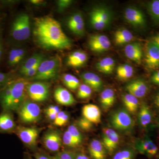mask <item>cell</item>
<instances>
[{"mask_svg": "<svg viewBox=\"0 0 159 159\" xmlns=\"http://www.w3.org/2000/svg\"><path fill=\"white\" fill-rule=\"evenodd\" d=\"M33 34L36 43L45 50L61 51L73 46L72 41L63 31L60 24L50 16L34 18Z\"/></svg>", "mask_w": 159, "mask_h": 159, "instance_id": "obj_1", "label": "cell"}, {"mask_svg": "<svg viewBox=\"0 0 159 159\" xmlns=\"http://www.w3.org/2000/svg\"><path fill=\"white\" fill-rule=\"evenodd\" d=\"M28 80L15 78L0 90V106L3 111H17L28 97L27 86Z\"/></svg>", "mask_w": 159, "mask_h": 159, "instance_id": "obj_2", "label": "cell"}, {"mask_svg": "<svg viewBox=\"0 0 159 159\" xmlns=\"http://www.w3.org/2000/svg\"><path fill=\"white\" fill-rule=\"evenodd\" d=\"M61 67V61L59 57L54 56L44 59L40 64L37 73L32 80L45 81L56 79Z\"/></svg>", "mask_w": 159, "mask_h": 159, "instance_id": "obj_3", "label": "cell"}, {"mask_svg": "<svg viewBox=\"0 0 159 159\" xmlns=\"http://www.w3.org/2000/svg\"><path fill=\"white\" fill-rule=\"evenodd\" d=\"M31 34L30 18L28 14L21 13L15 19L11 26L10 35L17 41L25 40Z\"/></svg>", "mask_w": 159, "mask_h": 159, "instance_id": "obj_4", "label": "cell"}, {"mask_svg": "<svg viewBox=\"0 0 159 159\" xmlns=\"http://www.w3.org/2000/svg\"><path fill=\"white\" fill-rule=\"evenodd\" d=\"M110 122L114 129L122 132L130 131L134 125L133 119L125 109H119L114 111L111 115Z\"/></svg>", "mask_w": 159, "mask_h": 159, "instance_id": "obj_5", "label": "cell"}, {"mask_svg": "<svg viewBox=\"0 0 159 159\" xmlns=\"http://www.w3.org/2000/svg\"><path fill=\"white\" fill-rule=\"evenodd\" d=\"M21 122L25 124L35 123L40 119V107L36 102L27 99L16 111Z\"/></svg>", "mask_w": 159, "mask_h": 159, "instance_id": "obj_6", "label": "cell"}, {"mask_svg": "<svg viewBox=\"0 0 159 159\" xmlns=\"http://www.w3.org/2000/svg\"><path fill=\"white\" fill-rule=\"evenodd\" d=\"M50 85L45 81L29 83L27 86L28 96L34 102L46 101L50 95Z\"/></svg>", "mask_w": 159, "mask_h": 159, "instance_id": "obj_7", "label": "cell"}, {"mask_svg": "<svg viewBox=\"0 0 159 159\" xmlns=\"http://www.w3.org/2000/svg\"><path fill=\"white\" fill-rule=\"evenodd\" d=\"M111 20L110 11L104 7H96L90 13L91 25L94 29L98 31L105 29L109 25Z\"/></svg>", "mask_w": 159, "mask_h": 159, "instance_id": "obj_8", "label": "cell"}, {"mask_svg": "<svg viewBox=\"0 0 159 159\" xmlns=\"http://www.w3.org/2000/svg\"><path fill=\"white\" fill-rule=\"evenodd\" d=\"M23 143L31 148H34L37 143L39 130L34 127L16 126L14 132Z\"/></svg>", "mask_w": 159, "mask_h": 159, "instance_id": "obj_9", "label": "cell"}, {"mask_svg": "<svg viewBox=\"0 0 159 159\" xmlns=\"http://www.w3.org/2000/svg\"><path fill=\"white\" fill-rule=\"evenodd\" d=\"M102 143L107 152L111 154L119 146V135L112 129L107 127L103 128Z\"/></svg>", "mask_w": 159, "mask_h": 159, "instance_id": "obj_10", "label": "cell"}, {"mask_svg": "<svg viewBox=\"0 0 159 159\" xmlns=\"http://www.w3.org/2000/svg\"><path fill=\"white\" fill-rule=\"evenodd\" d=\"M62 140L59 132L54 129L47 131L43 139L45 147L52 152L59 151L62 145Z\"/></svg>", "mask_w": 159, "mask_h": 159, "instance_id": "obj_11", "label": "cell"}, {"mask_svg": "<svg viewBox=\"0 0 159 159\" xmlns=\"http://www.w3.org/2000/svg\"><path fill=\"white\" fill-rule=\"evenodd\" d=\"M145 62L146 67L150 70L159 68V48L151 41L146 44Z\"/></svg>", "mask_w": 159, "mask_h": 159, "instance_id": "obj_12", "label": "cell"}, {"mask_svg": "<svg viewBox=\"0 0 159 159\" xmlns=\"http://www.w3.org/2000/svg\"><path fill=\"white\" fill-rule=\"evenodd\" d=\"M88 45L91 51L96 53H102L110 48L111 43L105 35L93 34L89 38Z\"/></svg>", "mask_w": 159, "mask_h": 159, "instance_id": "obj_13", "label": "cell"}, {"mask_svg": "<svg viewBox=\"0 0 159 159\" xmlns=\"http://www.w3.org/2000/svg\"><path fill=\"white\" fill-rule=\"evenodd\" d=\"M124 18L127 22L135 28H142L146 24L143 12L136 7H127L124 13Z\"/></svg>", "mask_w": 159, "mask_h": 159, "instance_id": "obj_14", "label": "cell"}, {"mask_svg": "<svg viewBox=\"0 0 159 159\" xmlns=\"http://www.w3.org/2000/svg\"><path fill=\"white\" fill-rule=\"evenodd\" d=\"M135 146L136 149L140 153L148 157L155 156L158 152V148L155 143L147 136L138 140L135 143Z\"/></svg>", "mask_w": 159, "mask_h": 159, "instance_id": "obj_15", "label": "cell"}, {"mask_svg": "<svg viewBox=\"0 0 159 159\" xmlns=\"http://www.w3.org/2000/svg\"><path fill=\"white\" fill-rule=\"evenodd\" d=\"M125 89L129 93L139 99L147 95L148 91L147 83L142 79H137L129 82L125 86Z\"/></svg>", "mask_w": 159, "mask_h": 159, "instance_id": "obj_16", "label": "cell"}, {"mask_svg": "<svg viewBox=\"0 0 159 159\" xmlns=\"http://www.w3.org/2000/svg\"><path fill=\"white\" fill-rule=\"evenodd\" d=\"M67 26L70 30L77 36H82L84 34V22L80 13L77 12L71 15L68 20Z\"/></svg>", "mask_w": 159, "mask_h": 159, "instance_id": "obj_17", "label": "cell"}, {"mask_svg": "<svg viewBox=\"0 0 159 159\" xmlns=\"http://www.w3.org/2000/svg\"><path fill=\"white\" fill-rule=\"evenodd\" d=\"M16 126L11 112L3 111L0 114V133L9 134L14 132Z\"/></svg>", "mask_w": 159, "mask_h": 159, "instance_id": "obj_18", "label": "cell"}, {"mask_svg": "<svg viewBox=\"0 0 159 159\" xmlns=\"http://www.w3.org/2000/svg\"><path fill=\"white\" fill-rule=\"evenodd\" d=\"M54 97L57 103L66 106L74 105L76 102L70 92L61 87H58L55 89Z\"/></svg>", "mask_w": 159, "mask_h": 159, "instance_id": "obj_19", "label": "cell"}, {"mask_svg": "<svg viewBox=\"0 0 159 159\" xmlns=\"http://www.w3.org/2000/svg\"><path fill=\"white\" fill-rule=\"evenodd\" d=\"M124 53L126 57L135 62L140 63L143 53L142 47L138 43H133L128 44L125 46L124 49Z\"/></svg>", "mask_w": 159, "mask_h": 159, "instance_id": "obj_20", "label": "cell"}, {"mask_svg": "<svg viewBox=\"0 0 159 159\" xmlns=\"http://www.w3.org/2000/svg\"><path fill=\"white\" fill-rule=\"evenodd\" d=\"M83 117L94 124H99L101 122V111L97 105L89 104L83 107Z\"/></svg>", "mask_w": 159, "mask_h": 159, "instance_id": "obj_21", "label": "cell"}, {"mask_svg": "<svg viewBox=\"0 0 159 159\" xmlns=\"http://www.w3.org/2000/svg\"><path fill=\"white\" fill-rule=\"evenodd\" d=\"M152 115L150 107L147 103H142L140 108L138 115V121L140 126L142 128H147L151 124Z\"/></svg>", "mask_w": 159, "mask_h": 159, "instance_id": "obj_22", "label": "cell"}, {"mask_svg": "<svg viewBox=\"0 0 159 159\" xmlns=\"http://www.w3.org/2000/svg\"><path fill=\"white\" fill-rule=\"evenodd\" d=\"M81 79L85 84L89 86L92 90L100 91L102 89L103 83L100 77L92 72H86L81 74Z\"/></svg>", "mask_w": 159, "mask_h": 159, "instance_id": "obj_23", "label": "cell"}, {"mask_svg": "<svg viewBox=\"0 0 159 159\" xmlns=\"http://www.w3.org/2000/svg\"><path fill=\"white\" fill-rule=\"evenodd\" d=\"M88 59V54L84 51H77L68 56L67 65L72 67H79L85 64Z\"/></svg>", "mask_w": 159, "mask_h": 159, "instance_id": "obj_24", "label": "cell"}, {"mask_svg": "<svg viewBox=\"0 0 159 159\" xmlns=\"http://www.w3.org/2000/svg\"><path fill=\"white\" fill-rule=\"evenodd\" d=\"M106 151L102 142L97 139L93 140L89 145V152L93 159H106Z\"/></svg>", "mask_w": 159, "mask_h": 159, "instance_id": "obj_25", "label": "cell"}, {"mask_svg": "<svg viewBox=\"0 0 159 159\" xmlns=\"http://www.w3.org/2000/svg\"><path fill=\"white\" fill-rule=\"evenodd\" d=\"M116 101V94L113 90L106 89L102 91L100 95L99 102L101 107L106 111L111 108Z\"/></svg>", "mask_w": 159, "mask_h": 159, "instance_id": "obj_26", "label": "cell"}, {"mask_svg": "<svg viewBox=\"0 0 159 159\" xmlns=\"http://www.w3.org/2000/svg\"><path fill=\"white\" fill-rule=\"evenodd\" d=\"M26 55V51L20 48H13L8 54V64L11 67L16 66L24 59Z\"/></svg>", "mask_w": 159, "mask_h": 159, "instance_id": "obj_27", "label": "cell"}, {"mask_svg": "<svg viewBox=\"0 0 159 159\" xmlns=\"http://www.w3.org/2000/svg\"><path fill=\"white\" fill-rule=\"evenodd\" d=\"M114 38L116 44L122 46L131 42L134 39V36L128 29H121L115 32Z\"/></svg>", "mask_w": 159, "mask_h": 159, "instance_id": "obj_28", "label": "cell"}, {"mask_svg": "<svg viewBox=\"0 0 159 159\" xmlns=\"http://www.w3.org/2000/svg\"><path fill=\"white\" fill-rule=\"evenodd\" d=\"M122 100L126 110L129 113L134 114L137 112L139 106L138 98L128 93L122 95Z\"/></svg>", "mask_w": 159, "mask_h": 159, "instance_id": "obj_29", "label": "cell"}, {"mask_svg": "<svg viewBox=\"0 0 159 159\" xmlns=\"http://www.w3.org/2000/svg\"><path fill=\"white\" fill-rule=\"evenodd\" d=\"M115 60L111 57L102 58L96 64V68L102 74H110L113 72L115 67Z\"/></svg>", "mask_w": 159, "mask_h": 159, "instance_id": "obj_30", "label": "cell"}, {"mask_svg": "<svg viewBox=\"0 0 159 159\" xmlns=\"http://www.w3.org/2000/svg\"><path fill=\"white\" fill-rule=\"evenodd\" d=\"M44 59V56L43 54H34L22 65L19 70L20 73L23 75L26 71L40 64Z\"/></svg>", "mask_w": 159, "mask_h": 159, "instance_id": "obj_31", "label": "cell"}, {"mask_svg": "<svg viewBox=\"0 0 159 159\" xmlns=\"http://www.w3.org/2000/svg\"><path fill=\"white\" fill-rule=\"evenodd\" d=\"M134 73V68L129 65L122 64L117 67V77L120 80H126L132 77Z\"/></svg>", "mask_w": 159, "mask_h": 159, "instance_id": "obj_32", "label": "cell"}, {"mask_svg": "<svg viewBox=\"0 0 159 159\" xmlns=\"http://www.w3.org/2000/svg\"><path fill=\"white\" fill-rule=\"evenodd\" d=\"M62 80L64 84L67 88L73 91L78 89L80 84L79 79L71 74H64Z\"/></svg>", "mask_w": 159, "mask_h": 159, "instance_id": "obj_33", "label": "cell"}, {"mask_svg": "<svg viewBox=\"0 0 159 159\" xmlns=\"http://www.w3.org/2000/svg\"><path fill=\"white\" fill-rule=\"evenodd\" d=\"M93 90L88 85L83 84H80L78 89L77 97L79 99H88L91 97Z\"/></svg>", "mask_w": 159, "mask_h": 159, "instance_id": "obj_34", "label": "cell"}, {"mask_svg": "<svg viewBox=\"0 0 159 159\" xmlns=\"http://www.w3.org/2000/svg\"><path fill=\"white\" fill-rule=\"evenodd\" d=\"M135 153L131 148H125L118 152L114 155L113 159H134Z\"/></svg>", "mask_w": 159, "mask_h": 159, "instance_id": "obj_35", "label": "cell"}, {"mask_svg": "<svg viewBox=\"0 0 159 159\" xmlns=\"http://www.w3.org/2000/svg\"><path fill=\"white\" fill-rule=\"evenodd\" d=\"M148 11L152 19L159 22V0H154L148 5Z\"/></svg>", "mask_w": 159, "mask_h": 159, "instance_id": "obj_36", "label": "cell"}, {"mask_svg": "<svg viewBox=\"0 0 159 159\" xmlns=\"http://www.w3.org/2000/svg\"><path fill=\"white\" fill-rule=\"evenodd\" d=\"M70 116L64 111H61L57 114L56 119L54 121V124L58 126H62L66 125L68 122Z\"/></svg>", "mask_w": 159, "mask_h": 159, "instance_id": "obj_37", "label": "cell"}, {"mask_svg": "<svg viewBox=\"0 0 159 159\" xmlns=\"http://www.w3.org/2000/svg\"><path fill=\"white\" fill-rule=\"evenodd\" d=\"M67 130L77 144L80 145L82 142L83 136L77 126L74 125H70Z\"/></svg>", "mask_w": 159, "mask_h": 159, "instance_id": "obj_38", "label": "cell"}, {"mask_svg": "<svg viewBox=\"0 0 159 159\" xmlns=\"http://www.w3.org/2000/svg\"><path fill=\"white\" fill-rule=\"evenodd\" d=\"M16 77L13 73H3L0 72V90H2L11 80Z\"/></svg>", "mask_w": 159, "mask_h": 159, "instance_id": "obj_39", "label": "cell"}, {"mask_svg": "<svg viewBox=\"0 0 159 159\" xmlns=\"http://www.w3.org/2000/svg\"><path fill=\"white\" fill-rule=\"evenodd\" d=\"M62 142L66 146L70 148H76L79 145L71 136L70 134L67 130L65 132L62 138Z\"/></svg>", "mask_w": 159, "mask_h": 159, "instance_id": "obj_40", "label": "cell"}, {"mask_svg": "<svg viewBox=\"0 0 159 159\" xmlns=\"http://www.w3.org/2000/svg\"><path fill=\"white\" fill-rule=\"evenodd\" d=\"M77 125L81 130L89 131L92 129L93 123L89 121L88 119L83 117L80 118L77 121Z\"/></svg>", "mask_w": 159, "mask_h": 159, "instance_id": "obj_41", "label": "cell"}, {"mask_svg": "<svg viewBox=\"0 0 159 159\" xmlns=\"http://www.w3.org/2000/svg\"><path fill=\"white\" fill-rule=\"evenodd\" d=\"M77 153L72 151L63 150L59 152L53 157V159H76Z\"/></svg>", "mask_w": 159, "mask_h": 159, "instance_id": "obj_42", "label": "cell"}, {"mask_svg": "<svg viewBox=\"0 0 159 159\" xmlns=\"http://www.w3.org/2000/svg\"><path fill=\"white\" fill-rule=\"evenodd\" d=\"M72 1L70 0H59L57 2V7L58 11H63L68 8L72 4Z\"/></svg>", "mask_w": 159, "mask_h": 159, "instance_id": "obj_43", "label": "cell"}, {"mask_svg": "<svg viewBox=\"0 0 159 159\" xmlns=\"http://www.w3.org/2000/svg\"><path fill=\"white\" fill-rule=\"evenodd\" d=\"M151 82L154 84L159 85V70L155 71L150 78Z\"/></svg>", "mask_w": 159, "mask_h": 159, "instance_id": "obj_44", "label": "cell"}, {"mask_svg": "<svg viewBox=\"0 0 159 159\" xmlns=\"http://www.w3.org/2000/svg\"><path fill=\"white\" fill-rule=\"evenodd\" d=\"M34 156L35 159H53L52 157H50L44 152H36Z\"/></svg>", "mask_w": 159, "mask_h": 159, "instance_id": "obj_45", "label": "cell"}, {"mask_svg": "<svg viewBox=\"0 0 159 159\" xmlns=\"http://www.w3.org/2000/svg\"><path fill=\"white\" fill-rule=\"evenodd\" d=\"M59 107L56 106H50L46 109L45 112L57 114L60 111Z\"/></svg>", "mask_w": 159, "mask_h": 159, "instance_id": "obj_46", "label": "cell"}, {"mask_svg": "<svg viewBox=\"0 0 159 159\" xmlns=\"http://www.w3.org/2000/svg\"><path fill=\"white\" fill-rule=\"evenodd\" d=\"M153 102L156 107L159 110V91L156 94L154 97Z\"/></svg>", "mask_w": 159, "mask_h": 159, "instance_id": "obj_47", "label": "cell"}, {"mask_svg": "<svg viewBox=\"0 0 159 159\" xmlns=\"http://www.w3.org/2000/svg\"><path fill=\"white\" fill-rule=\"evenodd\" d=\"M30 2L33 5L38 6H43L45 3V2L41 0H31Z\"/></svg>", "mask_w": 159, "mask_h": 159, "instance_id": "obj_48", "label": "cell"}, {"mask_svg": "<svg viewBox=\"0 0 159 159\" xmlns=\"http://www.w3.org/2000/svg\"><path fill=\"white\" fill-rule=\"evenodd\" d=\"M46 116L48 117V119L50 120L54 121L56 119L57 114L45 112Z\"/></svg>", "mask_w": 159, "mask_h": 159, "instance_id": "obj_49", "label": "cell"}, {"mask_svg": "<svg viewBox=\"0 0 159 159\" xmlns=\"http://www.w3.org/2000/svg\"><path fill=\"white\" fill-rule=\"evenodd\" d=\"M151 41L155 44L159 48V34H157L155 36H153L152 39Z\"/></svg>", "mask_w": 159, "mask_h": 159, "instance_id": "obj_50", "label": "cell"}, {"mask_svg": "<svg viewBox=\"0 0 159 159\" xmlns=\"http://www.w3.org/2000/svg\"><path fill=\"white\" fill-rule=\"evenodd\" d=\"M3 53V42L2 36L0 34V62L2 57Z\"/></svg>", "mask_w": 159, "mask_h": 159, "instance_id": "obj_51", "label": "cell"}, {"mask_svg": "<svg viewBox=\"0 0 159 159\" xmlns=\"http://www.w3.org/2000/svg\"><path fill=\"white\" fill-rule=\"evenodd\" d=\"M76 159H89L88 157L87 156L84 154L80 153L77 154Z\"/></svg>", "mask_w": 159, "mask_h": 159, "instance_id": "obj_52", "label": "cell"}, {"mask_svg": "<svg viewBox=\"0 0 159 159\" xmlns=\"http://www.w3.org/2000/svg\"><path fill=\"white\" fill-rule=\"evenodd\" d=\"M156 122V126L159 129V117L157 119Z\"/></svg>", "mask_w": 159, "mask_h": 159, "instance_id": "obj_53", "label": "cell"}, {"mask_svg": "<svg viewBox=\"0 0 159 159\" xmlns=\"http://www.w3.org/2000/svg\"><path fill=\"white\" fill-rule=\"evenodd\" d=\"M26 159H31V158H30V157H27V158H26Z\"/></svg>", "mask_w": 159, "mask_h": 159, "instance_id": "obj_54", "label": "cell"}]
</instances>
